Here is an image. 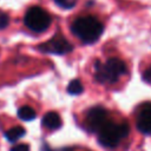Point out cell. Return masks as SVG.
Masks as SVG:
<instances>
[{
	"mask_svg": "<svg viewBox=\"0 0 151 151\" xmlns=\"http://www.w3.org/2000/svg\"><path fill=\"white\" fill-rule=\"evenodd\" d=\"M71 29L73 34L83 42L92 44L100 38L104 26L96 17L85 15L76 19L71 26Z\"/></svg>",
	"mask_w": 151,
	"mask_h": 151,
	"instance_id": "6da1fadb",
	"label": "cell"
},
{
	"mask_svg": "<svg viewBox=\"0 0 151 151\" xmlns=\"http://www.w3.org/2000/svg\"><path fill=\"white\" fill-rule=\"evenodd\" d=\"M126 73V65L119 58H109L106 61H97L94 65L96 80L101 84H114Z\"/></svg>",
	"mask_w": 151,
	"mask_h": 151,
	"instance_id": "7a4b0ae2",
	"label": "cell"
},
{
	"mask_svg": "<svg viewBox=\"0 0 151 151\" xmlns=\"http://www.w3.org/2000/svg\"><path fill=\"white\" fill-rule=\"evenodd\" d=\"M130 132L129 124L125 122L116 123L113 120H109L98 132V142L104 147H116L118 146L123 139L127 137Z\"/></svg>",
	"mask_w": 151,
	"mask_h": 151,
	"instance_id": "3957f363",
	"label": "cell"
},
{
	"mask_svg": "<svg viewBox=\"0 0 151 151\" xmlns=\"http://www.w3.org/2000/svg\"><path fill=\"white\" fill-rule=\"evenodd\" d=\"M24 22L31 31L41 33V32H45L50 27L51 17L41 7L33 6V7L28 8L27 12L25 13Z\"/></svg>",
	"mask_w": 151,
	"mask_h": 151,
	"instance_id": "277c9868",
	"label": "cell"
},
{
	"mask_svg": "<svg viewBox=\"0 0 151 151\" xmlns=\"http://www.w3.org/2000/svg\"><path fill=\"white\" fill-rule=\"evenodd\" d=\"M110 120L109 112L101 106H94L90 109L86 113L85 125L91 132H99V130Z\"/></svg>",
	"mask_w": 151,
	"mask_h": 151,
	"instance_id": "5b68a950",
	"label": "cell"
},
{
	"mask_svg": "<svg viewBox=\"0 0 151 151\" xmlns=\"http://www.w3.org/2000/svg\"><path fill=\"white\" fill-rule=\"evenodd\" d=\"M38 48L45 53H53V54H66L73 50V46L61 35L55 34L48 41L39 45Z\"/></svg>",
	"mask_w": 151,
	"mask_h": 151,
	"instance_id": "8992f818",
	"label": "cell"
},
{
	"mask_svg": "<svg viewBox=\"0 0 151 151\" xmlns=\"http://www.w3.org/2000/svg\"><path fill=\"white\" fill-rule=\"evenodd\" d=\"M136 125L140 132L151 134V103H144L138 107Z\"/></svg>",
	"mask_w": 151,
	"mask_h": 151,
	"instance_id": "52a82bcc",
	"label": "cell"
},
{
	"mask_svg": "<svg viewBox=\"0 0 151 151\" xmlns=\"http://www.w3.org/2000/svg\"><path fill=\"white\" fill-rule=\"evenodd\" d=\"M42 125L48 130H57L61 126V118L57 112H48L42 118Z\"/></svg>",
	"mask_w": 151,
	"mask_h": 151,
	"instance_id": "ba28073f",
	"label": "cell"
},
{
	"mask_svg": "<svg viewBox=\"0 0 151 151\" xmlns=\"http://www.w3.org/2000/svg\"><path fill=\"white\" fill-rule=\"evenodd\" d=\"M25 132L26 131H25V129L22 126H14V127H12V129L6 131L5 137H6V139L8 142H15V140L20 139L25 134Z\"/></svg>",
	"mask_w": 151,
	"mask_h": 151,
	"instance_id": "9c48e42d",
	"label": "cell"
},
{
	"mask_svg": "<svg viewBox=\"0 0 151 151\" xmlns=\"http://www.w3.org/2000/svg\"><path fill=\"white\" fill-rule=\"evenodd\" d=\"M18 117L21 120H33L35 118V111L31 106H21L18 110Z\"/></svg>",
	"mask_w": 151,
	"mask_h": 151,
	"instance_id": "30bf717a",
	"label": "cell"
},
{
	"mask_svg": "<svg viewBox=\"0 0 151 151\" xmlns=\"http://www.w3.org/2000/svg\"><path fill=\"white\" fill-rule=\"evenodd\" d=\"M83 91H84V87H83L80 80H78V79L72 80L67 86V92L70 94H80Z\"/></svg>",
	"mask_w": 151,
	"mask_h": 151,
	"instance_id": "8fae6325",
	"label": "cell"
},
{
	"mask_svg": "<svg viewBox=\"0 0 151 151\" xmlns=\"http://www.w3.org/2000/svg\"><path fill=\"white\" fill-rule=\"evenodd\" d=\"M59 7L61 8H65V9H70L72 7L76 6L77 4V0H53Z\"/></svg>",
	"mask_w": 151,
	"mask_h": 151,
	"instance_id": "7c38bea8",
	"label": "cell"
},
{
	"mask_svg": "<svg viewBox=\"0 0 151 151\" xmlns=\"http://www.w3.org/2000/svg\"><path fill=\"white\" fill-rule=\"evenodd\" d=\"M8 22H9L8 15L6 13H4V12H0V29L5 28L8 25Z\"/></svg>",
	"mask_w": 151,
	"mask_h": 151,
	"instance_id": "4fadbf2b",
	"label": "cell"
},
{
	"mask_svg": "<svg viewBox=\"0 0 151 151\" xmlns=\"http://www.w3.org/2000/svg\"><path fill=\"white\" fill-rule=\"evenodd\" d=\"M11 151H29V146L27 144H19L11 149Z\"/></svg>",
	"mask_w": 151,
	"mask_h": 151,
	"instance_id": "5bb4252c",
	"label": "cell"
},
{
	"mask_svg": "<svg viewBox=\"0 0 151 151\" xmlns=\"http://www.w3.org/2000/svg\"><path fill=\"white\" fill-rule=\"evenodd\" d=\"M143 77H144V80L151 85V66L144 72V76H143Z\"/></svg>",
	"mask_w": 151,
	"mask_h": 151,
	"instance_id": "9a60e30c",
	"label": "cell"
}]
</instances>
